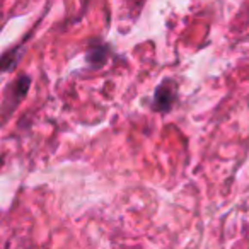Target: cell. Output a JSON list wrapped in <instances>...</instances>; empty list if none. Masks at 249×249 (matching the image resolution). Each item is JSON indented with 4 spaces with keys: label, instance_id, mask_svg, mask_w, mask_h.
<instances>
[{
    "label": "cell",
    "instance_id": "cell-1",
    "mask_svg": "<svg viewBox=\"0 0 249 249\" xmlns=\"http://www.w3.org/2000/svg\"><path fill=\"white\" fill-rule=\"evenodd\" d=\"M178 99V84L173 79H164L154 92V111L169 113Z\"/></svg>",
    "mask_w": 249,
    "mask_h": 249
},
{
    "label": "cell",
    "instance_id": "cell-2",
    "mask_svg": "<svg viewBox=\"0 0 249 249\" xmlns=\"http://www.w3.org/2000/svg\"><path fill=\"white\" fill-rule=\"evenodd\" d=\"M29 86H31V77L22 75L19 79H16L14 82L11 84V87L5 92V101H4V109L5 111H12L19 103L22 101V97L28 94Z\"/></svg>",
    "mask_w": 249,
    "mask_h": 249
},
{
    "label": "cell",
    "instance_id": "cell-3",
    "mask_svg": "<svg viewBox=\"0 0 249 249\" xmlns=\"http://www.w3.org/2000/svg\"><path fill=\"white\" fill-rule=\"evenodd\" d=\"M107 55H109V48L104 43H96V45L89 46L87 62L92 67H96V69H99V67H103L107 62Z\"/></svg>",
    "mask_w": 249,
    "mask_h": 249
},
{
    "label": "cell",
    "instance_id": "cell-4",
    "mask_svg": "<svg viewBox=\"0 0 249 249\" xmlns=\"http://www.w3.org/2000/svg\"><path fill=\"white\" fill-rule=\"evenodd\" d=\"M19 56H21V46H18V48L5 53V55L0 58V73L9 72V70L14 69L19 62Z\"/></svg>",
    "mask_w": 249,
    "mask_h": 249
}]
</instances>
